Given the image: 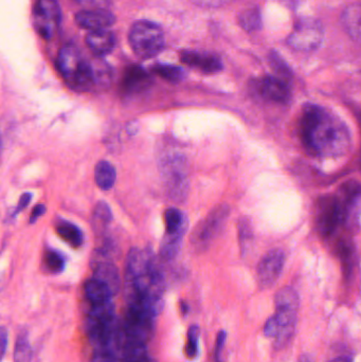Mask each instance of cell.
<instances>
[{
	"label": "cell",
	"mask_w": 361,
	"mask_h": 362,
	"mask_svg": "<svg viewBox=\"0 0 361 362\" xmlns=\"http://www.w3.org/2000/svg\"><path fill=\"white\" fill-rule=\"evenodd\" d=\"M140 362H156V361H155L154 359L150 358V357L148 356V357H146V359H143V361H140Z\"/></svg>",
	"instance_id": "40"
},
{
	"label": "cell",
	"mask_w": 361,
	"mask_h": 362,
	"mask_svg": "<svg viewBox=\"0 0 361 362\" xmlns=\"http://www.w3.org/2000/svg\"><path fill=\"white\" fill-rule=\"evenodd\" d=\"M187 228H188V225L174 233H165L160 246V255L162 259L169 261L176 257L179 250L182 238L186 233Z\"/></svg>",
	"instance_id": "18"
},
{
	"label": "cell",
	"mask_w": 361,
	"mask_h": 362,
	"mask_svg": "<svg viewBox=\"0 0 361 362\" xmlns=\"http://www.w3.org/2000/svg\"><path fill=\"white\" fill-rule=\"evenodd\" d=\"M299 362H314L312 361L311 357L307 356V355H301L300 357H299Z\"/></svg>",
	"instance_id": "38"
},
{
	"label": "cell",
	"mask_w": 361,
	"mask_h": 362,
	"mask_svg": "<svg viewBox=\"0 0 361 362\" xmlns=\"http://www.w3.org/2000/svg\"><path fill=\"white\" fill-rule=\"evenodd\" d=\"M32 194L31 193H25L23 196H21L20 199H19L18 204H17L16 209H15V212L13 213V216H16L18 213H20L23 209L27 208L29 206L30 202H31Z\"/></svg>",
	"instance_id": "34"
},
{
	"label": "cell",
	"mask_w": 361,
	"mask_h": 362,
	"mask_svg": "<svg viewBox=\"0 0 361 362\" xmlns=\"http://www.w3.org/2000/svg\"><path fill=\"white\" fill-rule=\"evenodd\" d=\"M57 68L68 86L80 93L91 90L99 80L100 72L73 44H67L59 50Z\"/></svg>",
	"instance_id": "3"
},
{
	"label": "cell",
	"mask_w": 361,
	"mask_h": 362,
	"mask_svg": "<svg viewBox=\"0 0 361 362\" xmlns=\"http://www.w3.org/2000/svg\"><path fill=\"white\" fill-rule=\"evenodd\" d=\"M117 180V172L114 165L108 161L102 160L95 165V180L102 189H110Z\"/></svg>",
	"instance_id": "19"
},
{
	"label": "cell",
	"mask_w": 361,
	"mask_h": 362,
	"mask_svg": "<svg viewBox=\"0 0 361 362\" xmlns=\"http://www.w3.org/2000/svg\"><path fill=\"white\" fill-rule=\"evenodd\" d=\"M341 21L350 38L361 44V2L348 4L341 13Z\"/></svg>",
	"instance_id": "14"
},
{
	"label": "cell",
	"mask_w": 361,
	"mask_h": 362,
	"mask_svg": "<svg viewBox=\"0 0 361 362\" xmlns=\"http://www.w3.org/2000/svg\"><path fill=\"white\" fill-rule=\"evenodd\" d=\"M239 19H241L242 27L250 32L256 31L262 25L260 11L258 8H249V10L245 11Z\"/></svg>",
	"instance_id": "25"
},
{
	"label": "cell",
	"mask_w": 361,
	"mask_h": 362,
	"mask_svg": "<svg viewBox=\"0 0 361 362\" xmlns=\"http://www.w3.org/2000/svg\"><path fill=\"white\" fill-rule=\"evenodd\" d=\"M45 265L52 274H61L65 269L66 261L61 253L54 250H49L45 255Z\"/></svg>",
	"instance_id": "27"
},
{
	"label": "cell",
	"mask_w": 361,
	"mask_h": 362,
	"mask_svg": "<svg viewBox=\"0 0 361 362\" xmlns=\"http://www.w3.org/2000/svg\"><path fill=\"white\" fill-rule=\"evenodd\" d=\"M86 44L95 55L104 57L110 54L116 47V36L108 30L89 32L86 36Z\"/></svg>",
	"instance_id": "16"
},
{
	"label": "cell",
	"mask_w": 361,
	"mask_h": 362,
	"mask_svg": "<svg viewBox=\"0 0 361 362\" xmlns=\"http://www.w3.org/2000/svg\"><path fill=\"white\" fill-rule=\"evenodd\" d=\"M8 332H6V329H4V327H2L1 329V335H0V341H1V355L2 357H4V355H6V348H8Z\"/></svg>",
	"instance_id": "36"
},
{
	"label": "cell",
	"mask_w": 361,
	"mask_h": 362,
	"mask_svg": "<svg viewBox=\"0 0 361 362\" xmlns=\"http://www.w3.org/2000/svg\"><path fill=\"white\" fill-rule=\"evenodd\" d=\"M180 312H182V314L184 315V316L188 314L189 305L186 303V302H182V303H180Z\"/></svg>",
	"instance_id": "37"
},
{
	"label": "cell",
	"mask_w": 361,
	"mask_h": 362,
	"mask_svg": "<svg viewBox=\"0 0 361 362\" xmlns=\"http://www.w3.org/2000/svg\"><path fill=\"white\" fill-rule=\"evenodd\" d=\"M254 88L261 98L275 103L286 104L292 98L290 84L282 76H263L256 80Z\"/></svg>",
	"instance_id": "9"
},
{
	"label": "cell",
	"mask_w": 361,
	"mask_h": 362,
	"mask_svg": "<svg viewBox=\"0 0 361 362\" xmlns=\"http://www.w3.org/2000/svg\"><path fill=\"white\" fill-rule=\"evenodd\" d=\"M34 27L42 37H53L61 23V8L57 0H36Z\"/></svg>",
	"instance_id": "7"
},
{
	"label": "cell",
	"mask_w": 361,
	"mask_h": 362,
	"mask_svg": "<svg viewBox=\"0 0 361 362\" xmlns=\"http://www.w3.org/2000/svg\"><path fill=\"white\" fill-rule=\"evenodd\" d=\"M46 212V206L44 204H37L32 211L31 216H30V223H34L42 215Z\"/></svg>",
	"instance_id": "35"
},
{
	"label": "cell",
	"mask_w": 361,
	"mask_h": 362,
	"mask_svg": "<svg viewBox=\"0 0 361 362\" xmlns=\"http://www.w3.org/2000/svg\"><path fill=\"white\" fill-rule=\"evenodd\" d=\"M199 327L197 325H191L188 329L186 344V356L189 359L196 358L199 355Z\"/></svg>",
	"instance_id": "26"
},
{
	"label": "cell",
	"mask_w": 361,
	"mask_h": 362,
	"mask_svg": "<svg viewBox=\"0 0 361 362\" xmlns=\"http://www.w3.org/2000/svg\"><path fill=\"white\" fill-rule=\"evenodd\" d=\"M153 71L157 76H161L165 81H169L171 83H178L184 78V71L182 68L178 66L174 65H165V64H158L154 66Z\"/></svg>",
	"instance_id": "24"
},
{
	"label": "cell",
	"mask_w": 361,
	"mask_h": 362,
	"mask_svg": "<svg viewBox=\"0 0 361 362\" xmlns=\"http://www.w3.org/2000/svg\"><path fill=\"white\" fill-rule=\"evenodd\" d=\"M227 333L225 331L218 332L216 336L215 349H214V362H224L223 352L226 346Z\"/></svg>",
	"instance_id": "29"
},
{
	"label": "cell",
	"mask_w": 361,
	"mask_h": 362,
	"mask_svg": "<svg viewBox=\"0 0 361 362\" xmlns=\"http://www.w3.org/2000/svg\"><path fill=\"white\" fill-rule=\"evenodd\" d=\"M354 198V197H353ZM355 202L352 196L341 191L339 195L322 196L318 200L316 223L318 231L324 238H330L345 223L349 215L350 206Z\"/></svg>",
	"instance_id": "4"
},
{
	"label": "cell",
	"mask_w": 361,
	"mask_h": 362,
	"mask_svg": "<svg viewBox=\"0 0 361 362\" xmlns=\"http://www.w3.org/2000/svg\"><path fill=\"white\" fill-rule=\"evenodd\" d=\"M165 233H174L188 225L187 217L178 209H167L165 213Z\"/></svg>",
	"instance_id": "23"
},
{
	"label": "cell",
	"mask_w": 361,
	"mask_h": 362,
	"mask_svg": "<svg viewBox=\"0 0 361 362\" xmlns=\"http://www.w3.org/2000/svg\"><path fill=\"white\" fill-rule=\"evenodd\" d=\"M57 234L73 248H78L84 242L82 231L73 223H68V221H59L57 225Z\"/></svg>",
	"instance_id": "21"
},
{
	"label": "cell",
	"mask_w": 361,
	"mask_h": 362,
	"mask_svg": "<svg viewBox=\"0 0 361 362\" xmlns=\"http://www.w3.org/2000/svg\"><path fill=\"white\" fill-rule=\"evenodd\" d=\"M280 331V325L278 322L277 318H276L275 315L271 316L268 320L265 323L264 327V334L266 337L273 338L275 339L277 337L278 334H279Z\"/></svg>",
	"instance_id": "30"
},
{
	"label": "cell",
	"mask_w": 361,
	"mask_h": 362,
	"mask_svg": "<svg viewBox=\"0 0 361 362\" xmlns=\"http://www.w3.org/2000/svg\"><path fill=\"white\" fill-rule=\"evenodd\" d=\"M87 8H107L112 0H76Z\"/></svg>",
	"instance_id": "31"
},
{
	"label": "cell",
	"mask_w": 361,
	"mask_h": 362,
	"mask_svg": "<svg viewBox=\"0 0 361 362\" xmlns=\"http://www.w3.org/2000/svg\"><path fill=\"white\" fill-rule=\"evenodd\" d=\"M285 262V255L280 249L269 251L258 266V279L261 286L269 288L281 276Z\"/></svg>",
	"instance_id": "10"
},
{
	"label": "cell",
	"mask_w": 361,
	"mask_h": 362,
	"mask_svg": "<svg viewBox=\"0 0 361 362\" xmlns=\"http://www.w3.org/2000/svg\"><path fill=\"white\" fill-rule=\"evenodd\" d=\"M93 278L107 285L116 295L120 289V276L106 251H95L93 257Z\"/></svg>",
	"instance_id": "11"
},
{
	"label": "cell",
	"mask_w": 361,
	"mask_h": 362,
	"mask_svg": "<svg viewBox=\"0 0 361 362\" xmlns=\"http://www.w3.org/2000/svg\"><path fill=\"white\" fill-rule=\"evenodd\" d=\"M32 355H33V351L30 344L28 332H20L15 344L14 362H31Z\"/></svg>",
	"instance_id": "22"
},
{
	"label": "cell",
	"mask_w": 361,
	"mask_h": 362,
	"mask_svg": "<svg viewBox=\"0 0 361 362\" xmlns=\"http://www.w3.org/2000/svg\"><path fill=\"white\" fill-rule=\"evenodd\" d=\"M127 302L143 304L158 316L163 310L165 280L158 262L148 251L131 249L126 259Z\"/></svg>",
	"instance_id": "2"
},
{
	"label": "cell",
	"mask_w": 361,
	"mask_h": 362,
	"mask_svg": "<svg viewBox=\"0 0 361 362\" xmlns=\"http://www.w3.org/2000/svg\"><path fill=\"white\" fill-rule=\"evenodd\" d=\"M85 297L90 305L110 303L114 297L112 289L97 279L91 278L85 283Z\"/></svg>",
	"instance_id": "17"
},
{
	"label": "cell",
	"mask_w": 361,
	"mask_h": 362,
	"mask_svg": "<svg viewBox=\"0 0 361 362\" xmlns=\"http://www.w3.org/2000/svg\"><path fill=\"white\" fill-rule=\"evenodd\" d=\"M182 63L206 74H214L223 69V63L218 55L199 51H184L180 55Z\"/></svg>",
	"instance_id": "13"
},
{
	"label": "cell",
	"mask_w": 361,
	"mask_h": 362,
	"mask_svg": "<svg viewBox=\"0 0 361 362\" xmlns=\"http://www.w3.org/2000/svg\"><path fill=\"white\" fill-rule=\"evenodd\" d=\"M152 80L150 74L139 66H133L125 72L123 78L122 89L125 93L133 95L146 90L150 86Z\"/></svg>",
	"instance_id": "15"
},
{
	"label": "cell",
	"mask_w": 361,
	"mask_h": 362,
	"mask_svg": "<svg viewBox=\"0 0 361 362\" xmlns=\"http://www.w3.org/2000/svg\"><path fill=\"white\" fill-rule=\"evenodd\" d=\"M239 234H241V242L243 248H245L246 243L249 242L251 238V229L248 223H241V229H239Z\"/></svg>",
	"instance_id": "33"
},
{
	"label": "cell",
	"mask_w": 361,
	"mask_h": 362,
	"mask_svg": "<svg viewBox=\"0 0 361 362\" xmlns=\"http://www.w3.org/2000/svg\"><path fill=\"white\" fill-rule=\"evenodd\" d=\"M303 146L318 157H339L351 148V134L345 123L322 106L307 104L300 120Z\"/></svg>",
	"instance_id": "1"
},
{
	"label": "cell",
	"mask_w": 361,
	"mask_h": 362,
	"mask_svg": "<svg viewBox=\"0 0 361 362\" xmlns=\"http://www.w3.org/2000/svg\"><path fill=\"white\" fill-rule=\"evenodd\" d=\"M112 210H110V206L106 202H100L95 209V223L107 225L112 221Z\"/></svg>",
	"instance_id": "28"
},
{
	"label": "cell",
	"mask_w": 361,
	"mask_h": 362,
	"mask_svg": "<svg viewBox=\"0 0 361 362\" xmlns=\"http://www.w3.org/2000/svg\"><path fill=\"white\" fill-rule=\"evenodd\" d=\"M330 362H352L351 359L348 358V357H339V358L333 359Z\"/></svg>",
	"instance_id": "39"
},
{
	"label": "cell",
	"mask_w": 361,
	"mask_h": 362,
	"mask_svg": "<svg viewBox=\"0 0 361 362\" xmlns=\"http://www.w3.org/2000/svg\"><path fill=\"white\" fill-rule=\"evenodd\" d=\"M324 40L322 23L315 18H302L297 21L286 38V45L296 51L309 52L321 46Z\"/></svg>",
	"instance_id": "6"
},
{
	"label": "cell",
	"mask_w": 361,
	"mask_h": 362,
	"mask_svg": "<svg viewBox=\"0 0 361 362\" xmlns=\"http://www.w3.org/2000/svg\"><path fill=\"white\" fill-rule=\"evenodd\" d=\"M129 40L134 53L143 59L156 57L165 47L162 29L150 21H136L129 30Z\"/></svg>",
	"instance_id": "5"
},
{
	"label": "cell",
	"mask_w": 361,
	"mask_h": 362,
	"mask_svg": "<svg viewBox=\"0 0 361 362\" xmlns=\"http://www.w3.org/2000/svg\"><path fill=\"white\" fill-rule=\"evenodd\" d=\"M229 215L227 206H220L194 230L192 243L197 249L206 248L211 240L220 233Z\"/></svg>",
	"instance_id": "8"
},
{
	"label": "cell",
	"mask_w": 361,
	"mask_h": 362,
	"mask_svg": "<svg viewBox=\"0 0 361 362\" xmlns=\"http://www.w3.org/2000/svg\"><path fill=\"white\" fill-rule=\"evenodd\" d=\"M76 21L87 31H102L112 27L116 17L107 8H85L76 15Z\"/></svg>",
	"instance_id": "12"
},
{
	"label": "cell",
	"mask_w": 361,
	"mask_h": 362,
	"mask_svg": "<svg viewBox=\"0 0 361 362\" xmlns=\"http://www.w3.org/2000/svg\"><path fill=\"white\" fill-rule=\"evenodd\" d=\"M360 123H361V110H360Z\"/></svg>",
	"instance_id": "41"
},
{
	"label": "cell",
	"mask_w": 361,
	"mask_h": 362,
	"mask_svg": "<svg viewBox=\"0 0 361 362\" xmlns=\"http://www.w3.org/2000/svg\"><path fill=\"white\" fill-rule=\"evenodd\" d=\"M197 6H205V8H220L227 6L235 0H191Z\"/></svg>",
	"instance_id": "32"
},
{
	"label": "cell",
	"mask_w": 361,
	"mask_h": 362,
	"mask_svg": "<svg viewBox=\"0 0 361 362\" xmlns=\"http://www.w3.org/2000/svg\"><path fill=\"white\" fill-rule=\"evenodd\" d=\"M276 310H292L298 313L300 306L298 293L292 287L280 289L275 296Z\"/></svg>",
	"instance_id": "20"
}]
</instances>
